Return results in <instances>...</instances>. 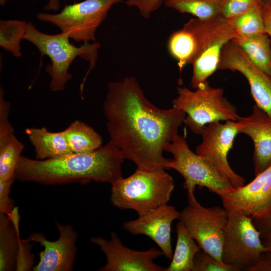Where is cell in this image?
<instances>
[{"instance_id":"d6a6232c","label":"cell","mask_w":271,"mask_h":271,"mask_svg":"<svg viewBox=\"0 0 271 271\" xmlns=\"http://www.w3.org/2000/svg\"><path fill=\"white\" fill-rule=\"evenodd\" d=\"M164 1L126 0L125 4L128 6L136 7L143 17L149 19L151 14L161 7Z\"/></svg>"},{"instance_id":"83f0119b","label":"cell","mask_w":271,"mask_h":271,"mask_svg":"<svg viewBox=\"0 0 271 271\" xmlns=\"http://www.w3.org/2000/svg\"><path fill=\"white\" fill-rule=\"evenodd\" d=\"M193 271L238 270L233 266L221 262L211 254L201 250L195 256Z\"/></svg>"},{"instance_id":"4fadbf2b","label":"cell","mask_w":271,"mask_h":271,"mask_svg":"<svg viewBox=\"0 0 271 271\" xmlns=\"http://www.w3.org/2000/svg\"><path fill=\"white\" fill-rule=\"evenodd\" d=\"M55 223L59 232L57 240L50 241L39 232H33L28 237L31 242L39 243L44 247L39 254V261L32 270L71 271L73 269L78 233L71 225Z\"/></svg>"},{"instance_id":"d4e9b609","label":"cell","mask_w":271,"mask_h":271,"mask_svg":"<svg viewBox=\"0 0 271 271\" xmlns=\"http://www.w3.org/2000/svg\"><path fill=\"white\" fill-rule=\"evenodd\" d=\"M263 7L262 3L260 2L230 20L238 37H251L266 33L262 14Z\"/></svg>"},{"instance_id":"4316f807","label":"cell","mask_w":271,"mask_h":271,"mask_svg":"<svg viewBox=\"0 0 271 271\" xmlns=\"http://www.w3.org/2000/svg\"><path fill=\"white\" fill-rule=\"evenodd\" d=\"M23 149V144L15 136L0 147V182L16 179V171Z\"/></svg>"},{"instance_id":"e575fe53","label":"cell","mask_w":271,"mask_h":271,"mask_svg":"<svg viewBox=\"0 0 271 271\" xmlns=\"http://www.w3.org/2000/svg\"><path fill=\"white\" fill-rule=\"evenodd\" d=\"M248 271H271V251L262 252Z\"/></svg>"},{"instance_id":"d590c367","label":"cell","mask_w":271,"mask_h":271,"mask_svg":"<svg viewBox=\"0 0 271 271\" xmlns=\"http://www.w3.org/2000/svg\"><path fill=\"white\" fill-rule=\"evenodd\" d=\"M262 14L265 32L268 35L271 43V9L263 6Z\"/></svg>"},{"instance_id":"f1b7e54d","label":"cell","mask_w":271,"mask_h":271,"mask_svg":"<svg viewBox=\"0 0 271 271\" xmlns=\"http://www.w3.org/2000/svg\"><path fill=\"white\" fill-rule=\"evenodd\" d=\"M220 16L231 20L244 13L261 0H222Z\"/></svg>"},{"instance_id":"ba28073f","label":"cell","mask_w":271,"mask_h":271,"mask_svg":"<svg viewBox=\"0 0 271 271\" xmlns=\"http://www.w3.org/2000/svg\"><path fill=\"white\" fill-rule=\"evenodd\" d=\"M187 207L181 212V221L201 249L222 261L224 230L228 213L219 206L205 207L193 193H187Z\"/></svg>"},{"instance_id":"277c9868","label":"cell","mask_w":271,"mask_h":271,"mask_svg":"<svg viewBox=\"0 0 271 271\" xmlns=\"http://www.w3.org/2000/svg\"><path fill=\"white\" fill-rule=\"evenodd\" d=\"M69 39L68 36L63 32L56 34L41 32L31 22L28 23L23 38L34 45L42 56L46 55L50 59L51 63L46 67V71L51 78L49 87L52 91L64 89L72 78L68 72L69 68L77 57L88 61L89 68L80 86V92L83 93L86 79L95 66L100 44L95 41L84 43L77 47L71 43Z\"/></svg>"},{"instance_id":"ac0fdd59","label":"cell","mask_w":271,"mask_h":271,"mask_svg":"<svg viewBox=\"0 0 271 271\" xmlns=\"http://www.w3.org/2000/svg\"><path fill=\"white\" fill-rule=\"evenodd\" d=\"M238 36L231 22L227 23L199 55L193 63L190 85L196 89L201 87L207 78L218 70L222 50L228 42Z\"/></svg>"},{"instance_id":"5b68a950","label":"cell","mask_w":271,"mask_h":271,"mask_svg":"<svg viewBox=\"0 0 271 271\" xmlns=\"http://www.w3.org/2000/svg\"><path fill=\"white\" fill-rule=\"evenodd\" d=\"M177 93L172 101L173 107L185 113L184 123L196 134L201 135L210 123L236 121L240 116L236 107L224 96L223 89L212 87L207 80L195 91L179 87Z\"/></svg>"},{"instance_id":"484cf974","label":"cell","mask_w":271,"mask_h":271,"mask_svg":"<svg viewBox=\"0 0 271 271\" xmlns=\"http://www.w3.org/2000/svg\"><path fill=\"white\" fill-rule=\"evenodd\" d=\"M28 23L24 21H0V46L16 57L22 56L21 42L26 33Z\"/></svg>"},{"instance_id":"ffe728a7","label":"cell","mask_w":271,"mask_h":271,"mask_svg":"<svg viewBox=\"0 0 271 271\" xmlns=\"http://www.w3.org/2000/svg\"><path fill=\"white\" fill-rule=\"evenodd\" d=\"M19 221L17 207L9 216L0 213L1 271H11L16 269V256L21 239Z\"/></svg>"},{"instance_id":"74e56055","label":"cell","mask_w":271,"mask_h":271,"mask_svg":"<svg viewBox=\"0 0 271 271\" xmlns=\"http://www.w3.org/2000/svg\"><path fill=\"white\" fill-rule=\"evenodd\" d=\"M262 243L267 251H271V238L263 239Z\"/></svg>"},{"instance_id":"cb8c5ba5","label":"cell","mask_w":271,"mask_h":271,"mask_svg":"<svg viewBox=\"0 0 271 271\" xmlns=\"http://www.w3.org/2000/svg\"><path fill=\"white\" fill-rule=\"evenodd\" d=\"M165 5L181 13L206 20L220 15L222 0H164Z\"/></svg>"},{"instance_id":"d6986e66","label":"cell","mask_w":271,"mask_h":271,"mask_svg":"<svg viewBox=\"0 0 271 271\" xmlns=\"http://www.w3.org/2000/svg\"><path fill=\"white\" fill-rule=\"evenodd\" d=\"M34 148L37 160L57 159L73 154L64 130L51 132L45 127H30L25 129Z\"/></svg>"},{"instance_id":"1f68e13d","label":"cell","mask_w":271,"mask_h":271,"mask_svg":"<svg viewBox=\"0 0 271 271\" xmlns=\"http://www.w3.org/2000/svg\"><path fill=\"white\" fill-rule=\"evenodd\" d=\"M15 179L0 182V213L7 216L15 207L14 201L10 197L11 187Z\"/></svg>"},{"instance_id":"8992f818","label":"cell","mask_w":271,"mask_h":271,"mask_svg":"<svg viewBox=\"0 0 271 271\" xmlns=\"http://www.w3.org/2000/svg\"><path fill=\"white\" fill-rule=\"evenodd\" d=\"M165 151L173 156V159H169L166 169H173L182 176L187 193H194L198 186L220 197L234 189L205 159L190 150L185 136L178 134Z\"/></svg>"},{"instance_id":"30bf717a","label":"cell","mask_w":271,"mask_h":271,"mask_svg":"<svg viewBox=\"0 0 271 271\" xmlns=\"http://www.w3.org/2000/svg\"><path fill=\"white\" fill-rule=\"evenodd\" d=\"M239 134L236 121L228 120L206 125L201 134L202 142L195 153L205 159L234 189L243 186L245 179L230 167L227 159L235 137Z\"/></svg>"},{"instance_id":"7a4b0ae2","label":"cell","mask_w":271,"mask_h":271,"mask_svg":"<svg viewBox=\"0 0 271 271\" xmlns=\"http://www.w3.org/2000/svg\"><path fill=\"white\" fill-rule=\"evenodd\" d=\"M124 160L120 150L109 141L92 152L57 159L34 160L21 156L15 176L21 181L50 185L91 181L111 185L122 177Z\"/></svg>"},{"instance_id":"8fae6325","label":"cell","mask_w":271,"mask_h":271,"mask_svg":"<svg viewBox=\"0 0 271 271\" xmlns=\"http://www.w3.org/2000/svg\"><path fill=\"white\" fill-rule=\"evenodd\" d=\"M227 21L220 16L206 20L193 18L171 35L168 50L177 61L180 71L186 65L193 63Z\"/></svg>"},{"instance_id":"44dd1931","label":"cell","mask_w":271,"mask_h":271,"mask_svg":"<svg viewBox=\"0 0 271 271\" xmlns=\"http://www.w3.org/2000/svg\"><path fill=\"white\" fill-rule=\"evenodd\" d=\"M232 41L242 50L254 65L271 76V43L266 33L238 37Z\"/></svg>"},{"instance_id":"f35d334b","label":"cell","mask_w":271,"mask_h":271,"mask_svg":"<svg viewBox=\"0 0 271 271\" xmlns=\"http://www.w3.org/2000/svg\"><path fill=\"white\" fill-rule=\"evenodd\" d=\"M264 6H266L271 9V0H261Z\"/></svg>"},{"instance_id":"5bb4252c","label":"cell","mask_w":271,"mask_h":271,"mask_svg":"<svg viewBox=\"0 0 271 271\" xmlns=\"http://www.w3.org/2000/svg\"><path fill=\"white\" fill-rule=\"evenodd\" d=\"M218 69L240 73L249 83L255 104L271 115V76L254 65L232 41L227 43L222 50Z\"/></svg>"},{"instance_id":"ab89813d","label":"cell","mask_w":271,"mask_h":271,"mask_svg":"<svg viewBox=\"0 0 271 271\" xmlns=\"http://www.w3.org/2000/svg\"><path fill=\"white\" fill-rule=\"evenodd\" d=\"M8 0H0V5L4 6Z\"/></svg>"},{"instance_id":"836d02e7","label":"cell","mask_w":271,"mask_h":271,"mask_svg":"<svg viewBox=\"0 0 271 271\" xmlns=\"http://www.w3.org/2000/svg\"><path fill=\"white\" fill-rule=\"evenodd\" d=\"M252 220L262 239L271 238V204L268 211L264 215L252 218Z\"/></svg>"},{"instance_id":"9a60e30c","label":"cell","mask_w":271,"mask_h":271,"mask_svg":"<svg viewBox=\"0 0 271 271\" xmlns=\"http://www.w3.org/2000/svg\"><path fill=\"white\" fill-rule=\"evenodd\" d=\"M228 213L264 215L271 204V165L250 183L220 196Z\"/></svg>"},{"instance_id":"e0dca14e","label":"cell","mask_w":271,"mask_h":271,"mask_svg":"<svg viewBox=\"0 0 271 271\" xmlns=\"http://www.w3.org/2000/svg\"><path fill=\"white\" fill-rule=\"evenodd\" d=\"M236 122L239 133L247 135L253 142L256 176L271 165V115L255 104L249 115L240 116Z\"/></svg>"},{"instance_id":"603a6c76","label":"cell","mask_w":271,"mask_h":271,"mask_svg":"<svg viewBox=\"0 0 271 271\" xmlns=\"http://www.w3.org/2000/svg\"><path fill=\"white\" fill-rule=\"evenodd\" d=\"M64 131L73 153H89L102 146L100 135L91 126L80 120L72 122Z\"/></svg>"},{"instance_id":"6da1fadb","label":"cell","mask_w":271,"mask_h":271,"mask_svg":"<svg viewBox=\"0 0 271 271\" xmlns=\"http://www.w3.org/2000/svg\"><path fill=\"white\" fill-rule=\"evenodd\" d=\"M103 110L110 141L124 159L133 162L137 168L166 170L169 159L163 156V152L178 134L184 112L156 106L132 76L109 83Z\"/></svg>"},{"instance_id":"9c48e42d","label":"cell","mask_w":271,"mask_h":271,"mask_svg":"<svg viewBox=\"0 0 271 271\" xmlns=\"http://www.w3.org/2000/svg\"><path fill=\"white\" fill-rule=\"evenodd\" d=\"M252 217L240 213L228 214L224 230L222 261L238 271H248L260 254L267 251Z\"/></svg>"},{"instance_id":"8d00e7d4","label":"cell","mask_w":271,"mask_h":271,"mask_svg":"<svg viewBox=\"0 0 271 271\" xmlns=\"http://www.w3.org/2000/svg\"><path fill=\"white\" fill-rule=\"evenodd\" d=\"M60 4L59 0H49L48 3L43 7L45 11L57 12L60 10Z\"/></svg>"},{"instance_id":"7402d4cb","label":"cell","mask_w":271,"mask_h":271,"mask_svg":"<svg viewBox=\"0 0 271 271\" xmlns=\"http://www.w3.org/2000/svg\"><path fill=\"white\" fill-rule=\"evenodd\" d=\"M176 232L175 251L165 271H193L195 256L201 249L180 220L176 224Z\"/></svg>"},{"instance_id":"f546056e","label":"cell","mask_w":271,"mask_h":271,"mask_svg":"<svg viewBox=\"0 0 271 271\" xmlns=\"http://www.w3.org/2000/svg\"><path fill=\"white\" fill-rule=\"evenodd\" d=\"M10 103L5 100L4 90L0 88V147L5 144L15 136L14 129L8 119Z\"/></svg>"},{"instance_id":"3957f363","label":"cell","mask_w":271,"mask_h":271,"mask_svg":"<svg viewBox=\"0 0 271 271\" xmlns=\"http://www.w3.org/2000/svg\"><path fill=\"white\" fill-rule=\"evenodd\" d=\"M174 187L173 177L165 169L137 168L129 177L111 184L110 200L116 208L133 210L140 216L168 204Z\"/></svg>"},{"instance_id":"7c38bea8","label":"cell","mask_w":271,"mask_h":271,"mask_svg":"<svg viewBox=\"0 0 271 271\" xmlns=\"http://www.w3.org/2000/svg\"><path fill=\"white\" fill-rule=\"evenodd\" d=\"M110 239L94 236L90 241L98 245L106 258L105 265L99 271H165V268L154 262L164 253L161 249L151 247L145 251L129 248L121 243L117 234L110 233Z\"/></svg>"},{"instance_id":"2e32d148","label":"cell","mask_w":271,"mask_h":271,"mask_svg":"<svg viewBox=\"0 0 271 271\" xmlns=\"http://www.w3.org/2000/svg\"><path fill=\"white\" fill-rule=\"evenodd\" d=\"M180 215L174 206L167 204L139 216L136 219L124 222L123 227L132 235L148 236L158 245L165 256L171 259L173 254L171 226L175 220L179 219Z\"/></svg>"},{"instance_id":"52a82bcc","label":"cell","mask_w":271,"mask_h":271,"mask_svg":"<svg viewBox=\"0 0 271 271\" xmlns=\"http://www.w3.org/2000/svg\"><path fill=\"white\" fill-rule=\"evenodd\" d=\"M121 0H84L65 5L57 14L39 13L38 20L49 23L76 42L96 41V32L108 11Z\"/></svg>"},{"instance_id":"4dcf8cb0","label":"cell","mask_w":271,"mask_h":271,"mask_svg":"<svg viewBox=\"0 0 271 271\" xmlns=\"http://www.w3.org/2000/svg\"><path fill=\"white\" fill-rule=\"evenodd\" d=\"M32 243L27 238L20 239L16 256V269L17 271L32 270L35 266L34 255L31 250Z\"/></svg>"}]
</instances>
